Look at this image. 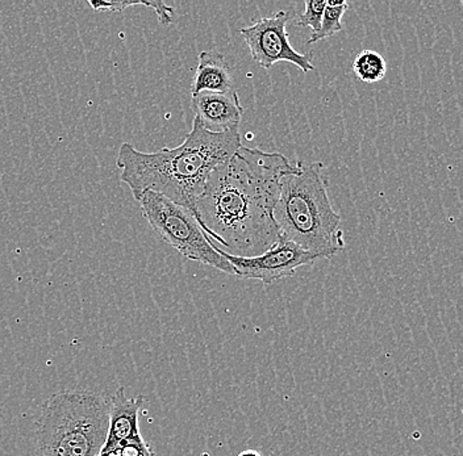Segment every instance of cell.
<instances>
[{"mask_svg":"<svg viewBox=\"0 0 463 456\" xmlns=\"http://www.w3.org/2000/svg\"><path fill=\"white\" fill-rule=\"evenodd\" d=\"M280 153L241 146L219 164L199 196L194 216L216 250L257 256L279 241L274 208L282 179L294 172Z\"/></svg>","mask_w":463,"mask_h":456,"instance_id":"cell-1","label":"cell"},{"mask_svg":"<svg viewBox=\"0 0 463 456\" xmlns=\"http://www.w3.org/2000/svg\"><path fill=\"white\" fill-rule=\"evenodd\" d=\"M241 146L239 128L208 132L195 116L193 128L181 145L144 153L132 144L123 143L116 166L120 169L121 181L129 187L136 201L144 192L152 191L194 213L211 172Z\"/></svg>","mask_w":463,"mask_h":456,"instance_id":"cell-2","label":"cell"},{"mask_svg":"<svg viewBox=\"0 0 463 456\" xmlns=\"http://www.w3.org/2000/svg\"><path fill=\"white\" fill-rule=\"evenodd\" d=\"M274 220L280 238L329 259L345 247L341 218L328 195L326 166L297 161L295 170L282 179Z\"/></svg>","mask_w":463,"mask_h":456,"instance_id":"cell-3","label":"cell"},{"mask_svg":"<svg viewBox=\"0 0 463 456\" xmlns=\"http://www.w3.org/2000/svg\"><path fill=\"white\" fill-rule=\"evenodd\" d=\"M109 401L89 391L48 398L36 423V456H98L109 434Z\"/></svg>","mask_w":463,"mask_h":456,"instance_id":"cell-4","label":"cell"},{"mask_svg":"<svg viewBox=\"0 0 463 456\" xmlns=\"http://www.w3.org/2000/svg\"><path fill=\"white\" fill-rule=\"evenodd\" d=\"M137 203L153 232L184 258L211 265L228 275H236L233 265L211 245L195 216L187 208L152 191L144 192Z\"/></svg>","mask_w":463,"mask_h":456,"instance_id":"cell-5","label":"cell"},{"mask_svg":"<svg viewBox=\"0 0 463 456\" xmlns=\"http://www.w3.org/2000/svg\"><path fill=\"white\" fill-rule=\"evenodd\" d=\"M288 11H278L273 16L260 17L250 27L240 31L245 44L248 45L251 59L259 63L260 68L269 69L279 62H288L297 66L302 73L308 74L315 70L314 54L299 53L289 44Z\"/></svg>","mask_w":463,"mask_h":456,"instance_id":"cell-6","label":"cell"},{"mask_svg":"<svg viewBox=\"0 0 463 456\" xmlns=\"http://www.w3.org/2000/svg\"><path fill=\"white\" fill-rule=\"evenodd\" d=\"M219 253L233 265L237 276L260 280L265 284L289 278L300 267L321 259L317 254L300 249L297 245L283 238H279L270 250L257 256H234L222 251Z\"/></svg>","mask_w":463,"mask_h":456,"instance_id":"cell-7","label":"cell"},{"mask_svg":"<svg viewBox=\"0 0 463 456\" xmlns=\"http://www.w3.org/2000/svg\"><path fill=\"white\" fill-rule=\"evenodd\" d=\"M191 107L195 116L208 132L224 133L239 128L244 116V107L237 91L201 92L194 95Z\"/></svg>","mask_w":463,"mask_h":456,"instance_id":"cell-8","label":"cell"},{"mask_svg":"<svg viewBox=\"0 0 463 456\" xmlns=\"http://www.w3.org/2000/svg\"><path fill=\"white\" fill-rule=\"evenodd\" d=\"M144 404V396L128 398L124 388H118L109 400V434L100 454L118 447L121 442L140 435L138 412Z\"/></svg>","mask_w":463,"mask_h":456,"instance_id":"cell-9","label":"cell"},{"mask_svg":"<svg viewBox=\"0 0 463 456\" xmlns=\"http://www.w3.org/2000/svg\"><path fill=\"white\" fill-rule=\"evenodd\" d=\"M233 74L224 54L219 51H204L199 53L198 68L191 86V95L201 92L233 91Z\"/></svg>","mask_w":463,"mask_h":456,"instance_id":"cell-10","label":"cell"},{"mask_svg":"<svg viewBox=\"0 0 463 456\" xmlns=\"http://www.w3.org/2000/svg\"><path fill=\"white\" fill-rule=\"evenodd\" d=\"M90 7L95 11V13H123L128 7H141L152 8L155 13L157 14L158 22L162 25H170L174 20V8L167 5L165 2H150V0H123V2H87Z\"/></svg>","mask_w":463,"mask_h":456,"instance_id":"cell-11","label":"cell"},{"mask_svg":"<svg viewBox=\"0 0 463 456\" xmlns=\"http://www.w3.org/2000/svg\"><path fill=\"white\" fill-rule=\"evenodd\" d=\"M353 71L361 82L374 85L386 77L387 63L378 51H362L353 60Z\"/></svg>","mask_w":463,"mask_h":456,"instance_id":"cell-12","label":"cell"},{"mask_svg":"<svg viewBox=\"0 0 463 456\" xmlns=\"http://www.w3.org/2000/svg\"><path fill=\"white\" fill-rule=\"evenodd\" d=\"M347 10H349V5L346 2L341 5H328L326 3V10H324L323 20H321L320 30L317 31V33L312 34L309 37L307 44H317L321 40L329 39L333 34L343 31V17Z\"/></svg>","mask_w":463,"mask_h":456,"instance_id":"cell-13","label":"cell"},{"mask_svg":"<svg viewBox=\"0 0 463 456\" xmlns=\"http://www.w3.org/2000/svg\"><path fill=\"white\" fill-rule=\"evenodd\" d=\"M304 7L306 10L298 19V25L311 28L312 34L317 33V31L320 30L321 20H323L324 10H326V2L308 0Z\"/></svg>","mask_w":463,"mask_h":456,"instance_id":"cell-14","label":"cell"},{"mask_svg":"<svg viewBox=\"0 0 463 456\" xmlns=\"http://www.w3.org/2000/svg\"><path fill=\"white\" fill-rule=\"evenodd\" d=\"M118 449L120 456H153V452L150 451L149 446L145 443L141 435L121 442L118 444Z\"/></svg>","mask_w":463,"mask_h":456,"instance_id":"cell-15","label":"cell"},{"mask_svg":"<svg viewBox=\"0 0 463 456\" xmlns=\"http://www.w3.org/2000/svg\"><path fill=\"white\" fill-rule=\"evenodd\" d=\"M239 456H262L259 451H254V450H246V451H242Z\"/></svg>","mask_w":463,"mask_h":456,"instance_id":"cell-16","label":"cell"}]
</instances>
